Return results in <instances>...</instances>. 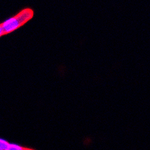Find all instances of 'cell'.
Listing matches in <instances>:
<instances>
[{"instance_id":"3","label":"cell","mask_w":150,"mask_h":150,"mask_svg":"<svg viewBox=\"0 0 150 150\" xmlns=\"http://www.w3.org/2000/svg\"><path fill=\"white\" fill-rule=\"evenodd\" d=\"M8 145V142L0 138V150H7Z\"/></svg>"},{"instance_id":"2","label":"cell","mask_w":150,"mask_h":150,"mask_svg":"<svg viewBox=\"0 0 150 150\" xmlns=\"http://www.w3.org/2000/svg\"><path fill=\"white\" fill-rule=\"evenodd\" d=\"M7 150H35V149L26 148V147H23L21 146L16 145V144H13V143H9Z\"/></svg>"},{"instance_id":"4","label":"cell","mask_w":150,"mask_h":150,"mask_svg":"<svg viewBox=\"0 0 150 150\" xmlns=\"http://www.w3.org/2000/svg\"><path fill=\"white\" fill-rule=\"evenodd\" d=\"M2 35H4L3 30H2V27H1V26H0V37H1V36H2Z\"/></svg>"},{"instance_id":"1","label":"cell","mask_w":150,"mask_h":150,"mask_svg":"<svg viewBox=\"0 0 150 150\" xmlns=\"http://www.w3.org/2000/svg\"><path fill=\"white\" fill-rule=\"evenodd\" d=\"M34 16V11L30 8L23 9L18 14L14 17H11L8 20H6L5 22L0 24V26L3 30L4 35H7L9 33L17 30L18 28L23 26L29 21Z\"/></svg>"}]
</instances>
